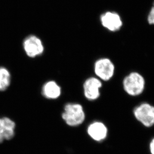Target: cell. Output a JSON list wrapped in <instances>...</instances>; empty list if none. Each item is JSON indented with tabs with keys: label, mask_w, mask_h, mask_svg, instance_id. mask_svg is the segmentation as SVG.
I'll use <instances>...</instances> for the list:
<instances>
[{
	"label": "cell",
	"mask_w": 154,
	"mask_h": 154,
	"mask_svg": "<svg viewBox=\"0 0 154 154\" xmlns=\"http://www.w3.org/2000/svg\"><path fill=\"white\" fill-rule=\"evenodd\" d=\"M102 87L101 80L98 78L91 77L88 79L83 85L85 96L90 101L98 99L100 96V89Z\"/></svg>",
	"instance_id": "52a82bcc"
},
{
	"label": "cell",
	"mask_w": 154,
	"mask_h": 154,
	"mask_svg": "<svg viewBox=\"0 0 154 154\" xmlns=\"http://www.w3.org/2000/svg\"><path fill=\"white\" fill-rule=\"evenodd\" d=\"M100 20L102 25L112 32L118 31L123 25L121 16L117 12L113 11H107L103 14Z\"/></svg>",
	"instance_id": "5b68a950"
},
{
	"label": "cell",
	"mask_w": 154,
	"mask_h": 154,
	"mask_svg": "<svg viewBox=\"0 0 154 154\" xmlns=\"http://www.w3.org/2000/svg\"><path fill=\"white\" fill-rule=\"evenodd\" d=\"M150 150L152 154H154V139L150 144Z\"/></svg>",
	"instance_id": "4fadbf2b"
},
{
	"label": "cell",
	"mask_w": 154,
	"mask_h": 154,
	"mask_svg": "<svg viewBox=\"0 0 154 154\" xmlns=\"http://www.w3.org/2000/svg\"><path fill=\"white\" fill-rule=\"evenodd\" d=\"M11 76L7 69L0 67V91L6 90L11 83Z\"/></svg>",
	"instance_id": "8fae6325"
},
{
	"label": "cell",
	"mask_w": 154,
	"mask_h": 154,
	"mask_svg": "<svg viewBox=\"0 0 154 154\" xmlns=\"http://www.w3.org/2000/svg\"><path fill=\"white\" fill-rule=\"evenodd\" d=\"M26 54L30 58H35L43 54L44 47L40 38L34 35L27 37L23 42Z\"/></svg>",
	"instance_id": "8992f818"
},
{
	"label": "cell",
	"mask_w": 154,
	"mask_h": 154,
	"mask_svg": "<svg viewBox=\"0 0 154 154\" xmlns=\"http://www.w3.org/2000/svg\"><path fill=\"white\" fill-rule=\"evenodd\" d=\"M88 133L95 141H101L107 136L108 130L106 126L101 122H94L88 128Z\"/></svg>",
	"instance_id": "9c48e42d"
},
{
	"label": "cell",
	"mask_w": 154,
	"mask_h": 154,
	"mask_svg": "<svg viewBox=\"0 0 154 154\" xmlns=\"http://www.w3.org/2000/svg\"><path fill=\"white\" fill-rule=\"evenodd\" d=\"M62 117L68 125L72 127L82 124L85 119V113L81 105L68 103L64 107Z\"/></svg>",
	"instance_id": "7a4b0ae2"
},
{
	"label": "cell",
	"mask_w": 154,
	"mask_h": 154,
	"mask_svg": "<svg viewBox=\"0 0 154 154\" xmlns=\"http://www.w3.org/2000/svg\"><path fill=\"white\" fill-rule=\"evenodd\" d=\"M15 127V122L11 119L7 117L0 118V143L13 138Z\"/></svg>",
	"instance_id": "ba28073f"
},
{
	"label": "cell",
	"mask_w": 154,
	"mask_h": 154,
	"mask_svg": "<svg viewBox=\"0 0 154 154\" xmlns=\"http://www.w3.org/2000/svg\"><path fill=\"white\" fill-rule=\"evenodd\" d=\"M147 21L149 24L154 25V2L153 6L152 7L149 12L148 15L147 16Z\"/></svg>",
	"instance_id": "7c38bea8"
},
{
	"label": "cell",
	"mask_w": 154,
	"mask_h": 154,
	"mask_svg": "<svg viewBox=\"0 0 154 154\" xmlns=\"http://www.w3.org/2000/svg\"><path fill=\"white\" fill-rule=\"evenodd\" d=\"M135 118L146 127L154 125V106L148 103H143L134 109Z\"/></svg>",
	"instance_id": "3957f363"
},
{
	"label": "cell",
	"mask_w": 154,
	"mask_h": 154,
	"mask_svg": "<svg viewBox=\"0 0 154 154\" xmlns=\"http://www.w3.org/2000/svg\"><path fill=\"white\" fill-rule=\"evenodd\" d=\"M42 94L47 99H56L61 96V88L56 82L50 81L47 82L43 86Z\"/></svg>",
	"instance_id": "30bf717a"
},
{
	"label": "cell",
	"mask_w": 154,
	"mask_h": 154,
	"mask_svg": "<svg viewBox=\"0 0 154 154\" xmlns=\"http://www.w3.org/2000/svg\"><path fill=\"white\" fill-rule=\"evenodd\" d=\"M145 79L137 72H132L123 80V89L130 96L137 97L141 95L145 90Z\"/></svg>",
	"instance_id": "6da1fadb"
},
{
	"label": "cell",
	"mask_w": 154,
	"mask_h": 154,
	"mask_svg": "<svg viewBox=\"0 0 154 154\" xmlns=\"http://www.w3.org/2000/svg\"><path fill=\"white\" fill-rule=\"evenodd\" d=\"M115 67L109 58H101L96 61L94 65L95 74L100 80L109 81L114 75Z\"/></svg>",
	"instance_id": "277c9868"
}]
</instances>
